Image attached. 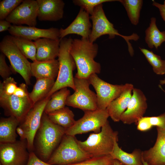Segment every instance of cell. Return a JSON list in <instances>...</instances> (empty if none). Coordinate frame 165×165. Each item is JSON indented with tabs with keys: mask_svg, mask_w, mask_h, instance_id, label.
<instances>
[{
	"mask_svg": "<svg viewBox=\"0 0 165 165\" xmlns=\"http://www.w3.org/2000/svg\"><path fill=\"white\" fill-rule=\"evenodd\" d=\"M98 50V45L88 39H73L70 53L77 69L75 77L88 79L91 75L100 73L101 64L94 60Z\"/></svg>",
	"mask_w": 165,
	"mask_h": 165,
	"instance_id": "6da1fadb",
	"label": "cell"
},
{
	"mask_svg": "<svg viewBox=\"0 0 165 165\" xmlns=\"http://www.w3.org/2000/svg\"><path fill=\"white\" fill-rule=\"evenodd\" d=\"M65 129L52 122L44 112L35 136L34 148L36 155L47 162L65 134Z\"/></svg>",
	"mask_w": 165,
	"mask_h": 165,
	"instance_id": "7a4b0ae2",
	"label": "cell"
},
{
	"mask_svg": "<svg viewBox=\"0 0 165 165\" xmlns=\"http://www.w3.org/2000/svg\"><path fill=\"white\" fill-rule=\"evenodd\" d=\"M73 39L71 37L60 39L58 60L59 63L58 75L54 84L47 97L64 88L75 90L73 71L76 68L75 62L70 53Z\"/></svg>",
	"mask_w": 165,
	"mask_h": 165,
	"instance_id": "3957f363",
	"label": "cell"
},
{
	"mask_svg": "<svg viewBox=\"0 0 165 165\" xmlns=\"http://www.w3.org/2000/svg\"><path fill=\"white\" fill-rule=\"evenodd\" d=\"M118 133L114 131L108 121L98 133L90 134L84 141L77 140L80 147L92 157L110 155L115 141L118 140Z\"/></svg>",
	"mask_w": 165,
	"mask_h": 165,
	"instance_id": "277c9868",
	"label": "cell"
},
{
	"mask_svg": "<svg viewBox=\"0 0 165 165\" xmlns=\"http://www.w3.org/2000/svg\"><path fill=\"white\" fill-rule=\"evenodd\" d=\"M91 158L80 147L75 136L65 134L47 163L53 165H67Z\"/></svg>",
	"mask_w": 165,
	"mask_h": 165,
	"instance_id": "5b68a950",
	"label": "cell"
},
{
	"mask_svg": "<svg viewBox=\"0 0 165 165\" xmlns=\"http://www.w3.org/2000/svg\"><path fill=\"white\" fill-rule=\"evenodd\" d=\"M90 18L92 22L91 32L89 38L91 42L94 43L98 38L105 35H108L109 39L114 38L116 35L120 36L127 42L130 55L131 56L134 55V51L129 41H137L139 38V36L134 33L127 36L120 34L107 18L103 9L102 4L95 8Z\"/></svg>",
	"mask_w": 165,
	"mask_h": 165,
	"instance_id": "8992f818",
	"label": "cell"
},
{
	"mask_svg": "<svg viewBox=\"0 0 165 165\" xmlns=\"http://www.w3.org/2000/svg\"><path fill=\"white\" fill-rule=\"evenodd\" d=\"M0 50L8 59L12 68L22 77L27 85L31 84V63L21 52L11 35H6L0 43Z\"/></svg>",
	"mask_w": 165,
	"mask_h": 165,
	"instance_id": "52a82bcc",
	"label": "cell"
},
{
	"mask_svg": "<svg viewBox=\"0 0 165 165\" xmlns=\"http://www.w3.org/2000/svg\"><path fill=\"white\" fill-rule=\"evenodd\" d=\"M74 81L75 92L68 97L66 105L84 112L97 109L96 94L90 89L88 79L75 76Z\"/></svg>",
	"mask_w": 165,
	"mask_h": 165,
	"instance_id": "ba28073f",
	"label": "cell"
},
{
	"mask_svg": "<svg viewBox=\"0 0 165 165\" xmlns=\"http://www.w3.org/2000/svg\"><path fill=\"white\" fill-rule=\"evenodd\" d=\"M84 112L82 117L76 121L72 127L66 130V134L75 136L90 131L98 133L108 121L109 115L106 109Z\"/></svg>",
	"mask_w": 165,
	"mask_h": 165,
	"instance_id": "9c48e42d",
	"label": "cell"
},
{
	"mask_svg": "<svg viewBox=\"0 0 165 165\" xmlns=\"http://www.w3.org/2000/svg\"><path fill=\"white\" fill-rule=\"evenodd\" d=\"M50 97H47L34 104L20 122L19 126L24 132L29 152L34 151L35 136L40 126L45 107Z\"/></svg>",
	"mask_w": 165,
	"mask_h": 165,
	"instance_id": "30bf717a",
	"label": "cell"
},
{
	"mask_svg": "<svg viewBox=\"0 0 165 165\" xmlns=\"http://www.w3.org/2000/svg\"><path fill=\"white\" fill-rule=\"evenodd\" d=\"M96 92L97 109H105L109 104L118 97L129 83L114 85L108 83L93 74L88 78Z\"/></svg>",
	"mask_w": 165,
	"mask_h": 165,
	"instance_id": "8fae6325",
	"label": "cell"
},
{
	"mask_svg": "<svg viewBox=\"0 0 165 165\" xmlns=\"http://www.w3.org/2000/svg\"><path fill=\"white\" fill-rule=\"evenodd\" d=\"M29 153L26 140L0 143V161L2 165H26Z\"/></svg>",
	"mask_w": 165,
	"mask_h": 165,
	"instance_id": "7c38bea8",
	"label": "cell"
},
{
	"mask_svg": "<svg viewBox=\"0 0 165 165\" xmlns=\"http://www.w3.org/2000/svg\"><path fill=\"white\" fill-rule=\"evenodd\" d=\"M0 105L6 115L15 117L20 122L33 105L29 96L23 97L14 93L8 95L1 90Z\"/></svg>",
	"mask_w": 165,
	"mask_h": 165,
	"instance_id": "4fadbf2b",
	"label": "cell"
},
{
	"mask_svg": "<svg viewBox=\"0 0 165 165\" xmlns=\"http://www.w3.org/2000/svg\"><path fill=\"white\" fill-rule=\"evenodd\" d=\"M38 11L36 0H23L5 20L14 25L35 27Z\"/></svg>",
	"mask_w": 165,
	"mask_h": 165,
	"instance_id": "5bb4252c",
	"label": "cell"
},
{
	"mask_svg": "<svg viewBox=\"0 0 165 165\" xmlns=\"http://www.w3.org/2000/svg\"><path fill=\"white\" fill-rule=\"evenodd\" d=\"M147 108V99L140 89L134 88L126 110L122 115L120 120L123 123H136L145 113Z\"/></svg>",
	"mask_w": 165,
	"mask_h": 165,
	"instance_id": "9a60e30c",
	"label": "cell"
},
{
	"mask_svg": "<svg viewBox=\"0 0 165 165\" xmlns=\"http://www.w3.org/2000/svg\"><path fill=\"white\" fill-rule=\"evenodd\" d=\"M8 31L12 36L21 37L31 41L43 38L60 39V30L55 28L45 29L35 27L13 25Z\"/></svg>",
	"mask_w": 165,
	"mask_h": 165,
	"instance_id": "2e32d148",
	"label": "cell"
},
{
	"mask_svg": "<svg viewBox=\"0 0 165 165\" xmlns=\"http://www.w3.org/2000/svg\"><path fill=\"white\" fill-rule=\"evenodd\" d=\"M90 18L89 14L80 8L73 22L65 28L59 29L60 39L69 34H75L81 36L82 38L89 39L92 27Z\"/></svg>",
	"mask_w": 165,
	"mask_h": 165,
	"instance_id": "e0dca14e",
	"label": "cell"
},
{
	"mask_svg": "<svg viewBox=\"0 0 165 165\" xmlns=\"http://www.w3.org/2000/svg\"><path fill=\"white\" fill-rule=\"evenodd\" d=\"M157 135L154 146L142 152V160L148 165H165V128L156 127Z\"/></svg>",
	"mask_w": 165,
	"mask_h": 165,
	"instance_id": "ac0fdd59",
	"label": "cell"
},
{
	"mask_svg": "<svg viewBox=\"0 0 165 165\" xmlns=\"http://www.w3.org/2000/svg\"><path fill=\"white\" fill-rule=\"evenodd\" d=\"M37 18L40 21H56L63 17L65 3L62 0H37Z\"/></svg>",
	"mask_w": 165,
	"mask_h": 165,
	"instance_id": "d6986e66",
	"label": "cell"
},
{
	"mask_svg": "<svg viewBox=\"0 0 165 165\" xmlns=\"http://www.w3.org/2000/svg\"><path fill=\"white\" fill-rule=\"evenodd\" d=\"M37 51L36 61H45L53 60L58 57L60 39L43 38L34 41Z\"/></svg>",
	"mask_w": 165,
	"mask_h": 165,
	"instance_id": "ffe728a7",
	"label": "cell"
},
{
	"mask_svg": "<svg viewBox=\"0 0 165 165\" xmlns=\"http://www.w3.org/2000/svg\"><path fill=\"white\" fill-rule=\"evenodd\" d=\"M134 88L133 84L129 83L120 95L111 102L107 108L109 117L114 122L120 121L122 115L127 107Z\"/></svg>",
	"mask_w": 165,
	"mask_h": 165,
	"instance_id": "44dd1931",
	"label": "cell"
},
{
	"mask_svg": "<svg viewBox=\"0 0 165 165\" xmlns=\"http://www.w3.org/2000/svg\"><path fill=\"white\" fill-rule=\"evenodd\" d=\"M59 63L57 60L36 61L31 63V76L36 79L46 78L55 80L59 71Z\"/></svg>",
	"mask_w": 165,
	"mask_h": 165,
	"instance_id": "7402d4cb",
	"label": "cell"
},
{
	"mask_svg": "<svg viewBox=\"0 0 165 165\" xmlns=\"http://www.w3.org/2000/svg\"><path fill=\"white\" fill-rule=\"evenodd\" d=\"M20 123V121L13 116L1 118L0 143H12L16 141V129Z\"/></svg>",
	"mask_w": 165,
	"mask_h": 165,
	"instance_id": "603a6c76",
	"label": "cell"
},
{
	"mask_svg": "<svg viewBox=\"0 0 165 165\" xmlns=\"http://www.w3.org/2000/svg\"><path fill=\"white\" fill-rule=\"evenodd\" d=\"M118 140L115 141L113 149L110 155L125 165H143L142 152L135 149L132 153H128L122 150L119 146Z\"/></svg>",
	"mask_w": 165,
	"mask_h": 165,
	"instance_id": "cb8c5ba5",
	"label": "cell"
},
{
	"mask_svg": "<svg viewBox=\"0 0 165 165\" xmlns=\"http://www.w3.org/2000/svg\"><path fill=\"white\" fill-rule=\"evenodd\" d=\"M55 80L46 78L36 79L32 90L29 94L33 105L47 97L53 87Z\"/></svg>",
	"mask_w": 165,
	"mask_h": 165,
	"instance_id": "d4e9b609",
	"label": "cell"
},
{
	"mask_svg": "<svg viewBox=\"0 0 165 165\" xmlns=\"http://www.w3.org/2000/svg\"><path fill=\"white\" fill-rule=\"evenodd\" d=\"M156 18H151L149 26L145 31V41L150 49L155 47L156 49L163 42H165V31H160L156 23Z\"/></svg>",
	"mask_w": 165,
	"mask_h": 165,
	"instance_id": "484cf974",
	"label": "cell"
},
{
	"mask_svg": "<svg viewBox=\"0 0 165 165\" xmlns=\"http://www.w3.org/2000/svg\"><path fill=\"white\" fill-rule=\"evenodd\" d=\"M47 115L52 122L65 130L72 127L76 121L73 112L67 107L51 112Z\"/></svg>",
	"mask_w": 165,
	"mask_h": 165,
	"instance_id": "4316f807",
	"label": "cell"
},
{
	"mask_svg": "<svg viewBox=\"0 0 165 165\" xmlns=\"http://www.w3.org/2000/svg\"><path fill=\"white\" fill-rule=\"evenodd\" d=\"M70 91L67 88L60 89L50 96L45 107L44 112L46 114L65 107L68 97Z\"/></svg>",
	"mask_w": 165,
	"mask_h": 165,
	"instance_id": "83f0119b",
	"label": "cell"
},
{
	"mask_svg": "<svg viewBox=\"0 0 165 165\" xmlns=\"http://www.w3.org/2000/svg\"><path fill=\"white\" fill-rule=\"evenodd\" d=\"M11 36L12 39L23 54L33 62L36 61L37 49L34 42L24 38Z\"/></svg>",
	"mask_w": 165,
	"mask_h": 165,
	"instance_id": "f1b7e54d",
	"label": "cell"
},
{
	"mask_svg": "<svg viewBox=\"0 0 165 165\" xmlns=\"http://www.w3.org/2000/svg\"><path fill=\"white\" fill-rule=\"evenodd\" d=\"M125 7L132 24L137 25L139 23L140 12L143 5L142 0H119Z\"/></svg>",
	"mask_w": 165,
	"mask_h": 165,
	"instance_id": "f546056e",
	"label": "cell"
},
{
	"mask_svg": "<svg viewBox=\"0 0 165 165\" xmlns=\"http://www.w3.org/2000/svg\"><path fill=\"white\" fill-rule=\"evenodd\" d=\"M148 63L152 67L153 72L158 75L165 74V60H162L160 56L155 54L152 51L139 47Z\"/></svg>",
	"mask_w": 165,
	"mask_h": 165,
	"instance_id": "4dcf8cb0",
	"label": "cell"
},
{
	"mask_svg": "<svg viewBox=\"0 0 165 165\" xmlns=\"http://www.w3.org/2000/svg\"><path fill=\"white\" fill-rule=\"evenodd\" d=\"M23 0H3L0 2V20H5Z\"/></svg>",
	"mask_w": 165,
	"mask_h": 165,
	"instance_id": "1f68e13d",
	"label": "cell"
},
{
	"mask_svg": "<svg viewBox=\"0 0 165 165\" xmlns=\"http://www.w3.org/2000/svg\"><path fill=\"white\" fill-rule=\"evenodd\" d=\"M116 0H74L73 4L84 9L89 15L93 13L95 8L103 3L118 1Z\"/></svg>",
	"mask_w": 165,
	"mask_h": 165,
	"instance_id": "d6a6232c",
	"label": "cell"
},
{
	"mask_svg": "<svg viewBox=\"0 0 165 165\" xmlns=\"http://www.w3.org/2000/svg\"><path fill=\"white\" fill-rule=\"evenodd\" d=\"M114 159L110 155L94 157L67 165H113Z\"/></svg>",
	"mask_w": 165,
	"mask_h": 165,
	"instance_id": "836d02e7",
	"label": "cell"
},
{
	"mask_svg": "<svg viewBox=\"0 0 165 165\" xmlns=\"http://www.w3.org/2000/svg\"><path fill=\"white\" fill-rule=\"evenodd\" d=\"M18 86L14 79L9 77L0 82V90L8 95L13 94Z\"/></svg>",
	"mask_w": 165,
	"mask_h": 165,
	"instance_id": "e575fe53",
	"label": "cell"
},
{
	"mask_svg": "<svg viewBox=\"0 0 165 165\" xmlns=\"http://www.w3.org/2000/svg\"><path fill=\"white\" fill-rule=\"evenodd\" d=\"M6 56L1 53L0 54V75L5 79L9 77L12 74L11 68L7 64L5 60Z\"/></svg>",
	"mask_w": 165,
	"mask_h": 165,
	"instance_id": "d590c367",
	"label": "cell"
},
{
	"mask_svg": "<svg viewBox=\"0 0 165 165\" xmlns=\"http://www.w3.org/2000/svg\"><path fill=\"white\" fill-rule=\"evenodd\" d=\"M149 119L153 127L165 128V112L158 116L149 117Z\"/></svg>",
	"mask_w": 165,
	"mask_h": 165,
	"instance_id": "8d00e7d4",
	"label": "cell"
},
{
	"mask_svg": "<svg viewBox=\"0 0 165 165\" xmlns=\"http://www.w3.org/2000/svg\"><path fill=\"white\" fill-rule=\"evenodd\" d=\"M137 129L141 131H145L151 129L153 127L151 124L149 117H143L136 123Z\"/></svg>",
	"mask_w": 165,
	"mask_h": 165,
	"instance_id": "74e56055",
	"label": "cell"
},
{
	"mask_svg": "<svg viewBox=\"0 0 165 165\" xmlns=\"http://www.w3.org/2000/svg\"><path fill=\"white\" fill-rule=\"evenodd\" d=\"M26 165H53L40 159L34 151L30 152L29 157Z\"/></svg>",
	"mask_w": 165,
	"mask_h": 165,
	"instance_id": "f35d334b",
	"label": "cell"
},
{
	"mask_svg": "<svg viewBox=\"0 0 165 165\" xmlns=\"http://www.w3.org/2000/svg\"><path fill=\"white\" fill-rule=\"evenodd\" d=\"M152 5L158 9L161 17L165 22V6L154 1L153 2Z\"/></svg>",
	"mask_w": 165,
	"mask_h": 165,
	"instance_id": "ab89813d",
	"label": "cell"
},
{
	"mask_svg": "<svg viewBox=\"0 0 165 165\" xmlns=\"http://www.w3.org/2000/svg\"><path fill=\"white\" fill-rule=\"evenodd\" d=\"M12 25L11 23L6 20H0V32L8 31Z\"/></svg>",
	"mask_w": 165,
	"mask_h": 165,
	"instance_id": "60d3db41",
	"label": "cell"
},
{
	"mask_svg": "<svg viewBox=\"0 0 165 165\" xmlns=\"http://www.w3.org/2000/svg\"><path fill=\"white\" fill-rule=\"evenodd\" d=\"M16 132L20 136V140H26L24 132L23 129L19 126L16 128Z\"/></svg>",
	"mask_w": 165,
	"mask_h": 165,
	"instance_id": "b9f144b4",
	"label": "cell"
},
{
	"mask_svg": "<svg viewBox=\"0 0 165 165\" xmlns=\"http://www.w3.org/2000/svg\"><path fill=\"white\" fill-rule=\"evenodd\" d=\"M113 165H125L122 163L119 160L116 159H114Z\"/></svg>",
	"mask_w": 165,
	"mask_h": 165,
	"instance_id": "7bdbcfd3",
	"label": "cell"
},
{
	"mask_svg": "<svg viewBox=\"0 0 165 165\" xmlns=\"http://www.w3.org/2000/svg\"><path fill=\"white\" fill-rule=\"evenodd\" d=\"M160 85H165V79L160 80Z\"/></svg>",
	"mask_w": 165,
	"mask_h": 165,
	"instance_id": "ee69618b",
	"label": "cell"
},
{
	"mask_svg": "<svg viewBox=\"0 0 165 165\" xmlns=\"http://www.w3.org/2000/svg\"><path fill=\"white\" fill-rule=\"evenodd\" d=\"M143 165H148L147 163L142 160Z\"/></svg>",
	"mask_w": 165,
	"mask_h": 165,
	"instance_id": "f6af8a7d",
	"label": "cell"
},
{
	"mask_svg": "<svg viewBox=\"0 0 165 165\" xmlns=\"http://www.w3.org/2000/svg\"><path fill=\"white\" fill-rule=\"evenodd\" d=\"M159 86L161 88V89L165 93V91L162 88V87L161 86V85H159Z\"/></svg>",
	"mask_w": 165,
	"mask_h": 165,
	"instance_id": "bcb514c9",
	"label": "cell"
},
{
	"mask_svg": "<svg viewBox=\"0 0 165 165\" xmlns=\"http://www.w3.org/2000/svg\"><path fill=\"white\" fill-rule=\"evenodd\" d=\"M163 5L165 6V0L164 2V3Z\"/></svg>",
	"mask_w": 165,
	"mask_h": 165,
	"instance_id": "7dc6e473",
	"label": "cell"
}]
</instances>
